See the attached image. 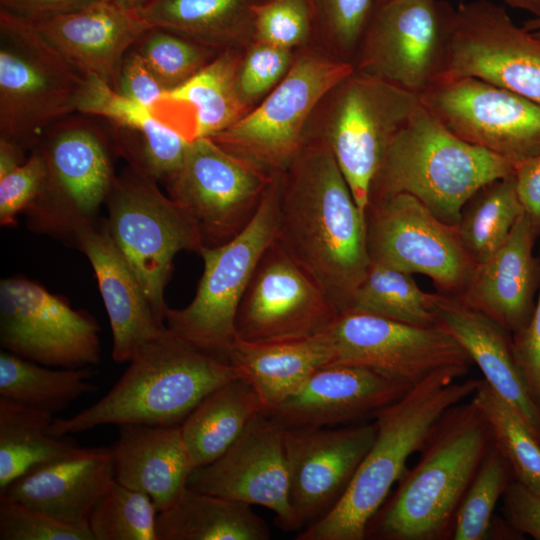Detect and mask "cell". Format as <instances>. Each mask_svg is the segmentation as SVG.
<instances>
[{
    "label": "cell",
    "mask_w": 540,
    "mask_h": 540,
    "mask_svg": "<svg viewBox=\"0 0 540 540\" xmlns=\"http://www.w3.org/2000/svg\"><path fill=\"white\" fill-rule=\"evenodd\" d=\"M275 240L347 312L370 266L364 216L334 156L305 142L279 174Z\"/></svg>",
    "instance_id": "6da1fadb"
},
{
    "label": "cell",
    "mask_w": 540,
    "mask_h": 540,
    "mask_svg": "<svg viewBox=\"0 0 540 540\" xmlns=\"http://www.w3.org/2000/svg\"><path fill=\"white\" fill-rule=\"evenodd\" d=\"M493 445L490 426L472 402L449 408L370 519L365 539H452L461 501Z\"/></svg>",
    "instance_id": "7a4b0ae2"
},
{
    "label": "cell",
    "mask_w": 540,
    "mask_h": 540,
    "mask_svg": "<svg viewBox=\"0 0 540 540\" xmlns=\"http://www.w3.org/2000/svg\"><path fill=\"white\" fill-rule=\"evenodd\" d=\"M109 392L51 434L63 437L102 425L177 426L213 390L240 377L227 359L200 349L167 326L143 344Z\"/></svg>",
    "instance_id": "3957f363"
},
{
    "label": "cell",
    "mask_w": 540,
    "mask_h": 540,
    "mask_svg": "<svg viewBox=\"0 0 540 540\" xmlns=\"http://www.w3.org/2000/svg\"><path fill=\"white\" fill-rule=\"evenodd\" d=\"M444 370L411 388L374 417L375 439L338 504L296 540H364L370 519L407 470L442 415L473 395L479 379Z\"/></svg>",
    "instance_id": "277c9868"
},
{
    "label": "cell",
    "mask_w": 540,
    "mask_h": 540,
    "mask_svg": "<svg viewBox=\"0 0 540 540\" xmlns=\"http://www.w3.org/2000/svg\"><path fill=\"white\" fill-rule=\"evenodd\" d=\"M514 169L513 161L453 134L420 103L391 141L368 202L406 193L455 226L480 188L513 175Z\"/></svg>",
    "instance_id": "5b68a950"
},
{
    "label": "cell",
    "mask_w": 540,
    "mask_h": 540,
    "mask_svg": "<svg viewBox=\"0 0 540 540\" xmlns=\"http://www.w3.org/2000/svg\"><path fill=\"white\" fill-rule=\"evenodd\" d=\"M419 104L418 95L354 68L314 109L305 142L330 150L363 216L385 153Z\"/></svg>",
    "instance_id": "8992f818"
},
{
    "label": "cell",
    "mask_w": 540,
    "mask_h": 540,
    "mask_svg": "<svg viewBox=\"0 0 540 540\" xmlns=\"http://www.w3.org/2000/svg\"><path fill=\"white\" fill-rule=\"evenodd\" d=\"M85 75L33 23L0 8V139L34 148L45 131L77 112Z\"/></svg>",
    "instance_id": "52a82bcc"
},
{
    "label": "cell",
    "mask_w": 540,
    "mask_h": 540,
    "mask_svg": "<svg viewBox=\"0 0 540 540\" xmlns=\"http://www.w3.org/2000/svg\"><path fill=\"white\" fill-rule=\"evenodd\" d=\"M82 119L60 120L38 144L47 179L25 211L30 230L76 243L80 232L96 225L115 182L109 136Z\"/></svg>",
    "instance_id": "ba28073f"
},
{
    "label": "cell",
    "mask_w": 540,
    "mask_h": 540,
    "mask_svg": "<svg viewBox=\"0 0 540 540\" xmlns=\"http://www.w3.org/2000/svg\"><path fill=\"white\" fill-rule=\"evenodd\" d=\"M279 197L280 177L276 174L243 231L223 245L200 249L204 268L195 296L182 309H166L169 329L228 360L237 341L238 306L261 256L276 237Z\"/></svg>",
    "instance_id": "9c48e42d"
},
{
    "label": "cell",
    "mask_w": 540,
    "mask_h": 540,
    "mask_svg": "<svg viewBox=\"0 0 540 540\" xmlns=\"http://www.w3.org/2000/svg\"><path fill=\"white\" fill-rule=\"evenodd\" d=\"M354 71L316 46L295 51L282 81L242 119L211 139L268 173L280 174L305 144L309 119L324 95Z\"/></svg>",
    "instance_id": "30bf717a"
},
{
    "label": "cell",
    "mask_w": 540,
    "mask_h": 540,
    "mask_svg": "<svg viewBox=\"0 0 540 540\" xmlns=\"http://www.w3.org/2000/svg\"><path fill=\"white\" fill-rule=\"evenodd\" d=\"M104 227L130 266L159 320L165 323L164 292L180 251L199 253V234L157 182L126 168L106 200Z\"/></svg>",
    "instance_id": "8fae6325"
},
{
    "label": "cell",
    "mask_w": 540,
    "mask_h": 540,
    "mask_svg": "<svg viewBox=\"0 0 540 540\" xmlns=\"http://www.w3.org/2000/svg\"><path fill=\"white\" fill-rule=\"evenodd\" d=\"M275 175L203 137L190 142L165 185L196 228L202 247H216L248 226Z\"/></svg>",
    "instance_id": "7c38bea8"
},
{
    "label": "cell",
    "mask_w": 540,
    "mask_h": 540,
    "mask_svg": "<svg viewBox=\"0 0 540 540\" xmlns=\"http://www.w3.org/2000/svg\"><path fill=\"white\" fill-rule=\"evenodd\" d=\"M371 263L429 277L437 293L460 298L476 268L455 226L406 193L368 202L364 212Z\"/></svg>",
    "instance_id": "4fadbf2b"
},
{
    "label": "cell",
    "mask_w": 540,
    "mask_h": 540,
    "mask_svg": "<svg viewBox=\"0 0 540 540\" xmlns=\"http://www.w3.org/2000/svg\"><path fill=\"white\" fill-rule=\"evenodd\" d=\"M454 10L443 0L376 4L355 70L419 96L446 70Z\"/></svg>",
    "instance_id": "5bb4252c"
},
{
    "label": "cell",
    "mask_w": 540,
    "mask_h": 540,
    "mask_svg": "<svg viewBox=\"0 0 540 540\" xmlns=\"http://www.w3.org/2000/svg\"><path fill=\"white\" fill-rule=\"evenodd\" d=\"M326 334L333 352L332 363L360 365L411 388L444 370L465 376L473 364L440 324L416 326L345 312Z\"/></svg>",
    "instance_id": "9a60e30c"
},
{
    "label": "cell",
    "mask_w": 540,
    "mask_h": 540,
    "mask_svg": "<svg viewBox=\"0 0 540 540\" xmlns=\"http://www.w3.org/2000/svg\"><path fill=\"white\" fill-rule=\"evenodd\" d=\"M421 105L461 139L514 163L540 156V102L481 79L443 73Z\"/></svg>",
    "instance_id": "2e32d148"
},
{
    "label": "cell",
    "mask_w": 540,
    "mask_h": 540,
    "mask_svg": "<svg viewBox=\"0 0 540 540\" xmlns=\"http://www.w3.org/2000/svg\"><path fill=\"white\" fill-rule=\"evenodd\" d=\"M100 328L84 310L23 276L0 282L1 347L59 368L94 366L101 359Z\"/></svg>",
    "instance_id": "e0dca14e"
},
{
    "label": "cell",
    "mask_w": 540,
    "mask_h": 540,
    "mask_svg": "<svg viewBox=\"0 0 540 540\" xmlns=\"http://www.w3.org/2000/svg\"><path fill=\"white\" fill-rule=\"evenodd\" d=\"M339 312L312 277L274 239L261 256L235 318L237 338L281 342L321 335Z\"/></svg>",
    "instance_id": "ac0fdd59"
},
{
    "label": "cell",
    "mask_w": 540,
    "mask_h": 540,
    "mask_svg": "<svg viewBox=\"0 0 540 540\" xmlns=\"http://www.w3.org/2000/svg\"><path fill=\"white\" fill-rule=\"evenodd\" d=\"M540 102V39L501 5L473 0L453 14L446 70Z\"/></svg>",
    "instance_id": "d6986e66"
},
{
    "label": "cell",
    "mask_w": 540,
    "mask_h": 540,
    "mask_svg": "<svg viewBox=\"0 0 540 540\" xmlns=\"http://www.w3.org/2000/svg\"><path fill=\"white\" fill-rule=\"evenodd\" d=\"M284 431L269 414L258 413L219 458L192 470L188 488L265 507L283 530L300 529L290 502Z\"/></svg>",
    "instance_id": "ffe728a7"
},
{
    "label": "cell",
    "mask_w": 540,
    "mask_h": 540,
    "mask_svg": "<svg viewBox=\"0 0 540 540\" xmlns=\"http://www.w3.org/2000/svg\"><path fill=\"white\" fill-rule=\"evenodd\" d=\"M376 436L375 421L285 428L290 502L300 529L341 500Z\"/></svg>",
    "instance_id": "44dd1931"
},
{
    "label": "cell",
    "mask_w": 540,
    "mask_h": 540,
    "mask_svg": "<svg viewBox=\"0 0 540 540\" xmlns=\"http://www.w3.org/2000/svg\"><path fill=\"white\" fill-rule=\"evenodd\" d=\"M410 389L360 365L329 363L267 414L284 428L349 425L375 417Z\"/></svg>",
    "instance_id": "7402d4cb"
},
{
    "label": "cell",
    "mask_w": 540,
    "mask_h": 540,
    "mask_svg": "<svg viewBox=\"0 0 540 540\" xmlns=\"http://www.w3.org/2000/svg\"><path fill=\"white\" fill-rule=\"evenodd\" d=\"M77 112L105 119L114 152L130 168L157 183L166 184L178 171L191 142L151 108L121 95L95 76L85 75Z\"/></svg>",
    "instance_id": "603a6c76"
},
{
    "label": "cell",
    "mask_w": 540,
    "mask_h": 540,
    "mask_svg": "<svg viewBox=\"0 0 540 540\" xmlns=\"http://www.w3.org/2000/svg\"><path fill=\"white\" fill-rule=\"evenodd\" d=\"M27 19L74 68L114 90L126 53L152 27L138 10L103 0L70 13Z\"/></svg>",
    "instance_id": "cb8c5ba5"
},
{
    "label": "cell",
    "mask_w": 540,
    "mask_h": 540,
    "mask_svg": "<svg viewBox=\"0 0 540 540\" xmlns=\"http://www.w3.org/2000/svg\"><path fill=\"white\" fill-rule=\"evenodd\" d=\"M114 480L111 447L76 446L17 478L0 496L66 523L88 525L92 509Z\"/></svg>",
    "instance_id": "d4e9b609"
},
{
    "label": "cell",
    "mask_w": 540,
    "mask_h": 540,
    "mask_svg": "<svg viewBox=\"0 0 540 540\" xmlns=\"http://www.w3.org/2000/svg\"><path fill=\"white\" fill-rule=\"evenodd\" d=\"M538 238L523 214L500 248L476 265L459 298L512 334L531 319L540 287V258L534 255Z\"/></svg>",
    "instance_id": "484cf974"
},
{
    "label": "cell",
    "mask_w": 540,
    "mask_h": 540,
    "mask_svg": "<svg viewBox=\"0 0 540 540\" xmlns=\"http://www.w3.org/2000/svg\"><path fill=\"white\" fill-rule=\"evenodd\" d=\"M433 310L481 370L484 380L525 421L540 442V410L516 361L512 333L459 298L433 293Z\"/></svg>",
    "instance_id": "4316f807"
},
{
    "label": "cell",
    "mask_w": 540,
    "mask_h": 540,
    "mask_svg": "<svg viewBox=\"0 0 540 540\" xmlns=\"http://www.w3.org/2000/svg\"><path fill=\"white\" fill-rule=\"evenodd\" d=\"M75 245L88 258L97 279L112 330V358L117 363L129 362L166 324L156 316L140 282L104 224L84 229Z\"/></svg>",
    "instance_id": "83f0119b"
},
{
    "label": "cell",
    "mask_w": 540,
    "mask_h": 540,
    "mask_svg": "<svg viewBox=\"0 0 540 540\" xmlns=\"http://www.w3.org/2000/svg\"><path fill=\"white\" fill-rule=\"evenodd\" d=\"M111 447L115 480L144 492L158 512L172 506L188 488L194 469L180 425L121 424Z\"/></svg>",
    "instance_id": "f1b7e54d"
},
{
    "label": "cell",
    "mask_w": 540,
    "mask_h": 540,
    "mask_svg": "<svg viewBox=\"0 0 540 540\" xmlns=\"http://www.w3.org/2000/svg\"><path fill=\"white\" fill-rule=\"evenodd\" d=\"M244 49L222 50L188 81L165 92L153 109H167L155 113L189 141L211 138L234 125L249 112L236 83Z\"/></svg>",
    "instance_id": "f546056e"
},
{
    "label": "cell",
    "mask_w": 540,
    "mask_h": 540,
    "mask_svg": "<svg viewBox=\"0 0 540 540\" xmlns=\"http://www.w3.org/2000/svg\"><path fill=\"white\" fill-rule=\"evenodd\" d=\"M228 360L253 387L263 412L268 413L318 368L332 363L333 352L326 332L306 339L267 343L237 338Z\"/></svg>",
    "instance_id": "4dcf8cb0"
},
{
    "label": "cell",
    "mask_w": 540,
    "mask_h": 540,
    "mask_svg": "<svg viewBox=\"0 0 540 540\" xmlns=\"http://www.w3.org/2000/svg\"><path fill=\"white\" fill-rule=\"evenodd\" d=\"M261 0H150L138 10L152 27L217 50L244 49L254 41V6Z\"/></svg>",
    "instance_id": "1f68e13d"
},
{
    "label": "cell",
    "mask_w": 540,
    "mask_h": 540,
    "mask_svg": "<svg viewBox=\"0 0 540 540\" xmlns=\"http://www.w3.org/2000/svg\"><path fill=\"white\" fill-rule=\"evenodd\" d=\"M157 540H268L271 531L252 506L187 488L158 512Z\"/></svg>",
    "instance_id": "d6a6232c"
},
{
    "label": "cell",
    "mask_w": 540,
    "mask_h": 540,
    "mask_svg": "<svg viewBox=\"0 0 540 540\" xmlns=\"http://www.w3.org/2000/svg\"><path fill=\"white\" fill-rule=\"evenodd\" d=\"M260 412L259 396L241 377L209 393L180 425L193 467L219 458Z\"/></svg>",
    "instance_id": "836d02e7"
},
{
    "label": "cell",
    "mask_w": 540,
    "mask_h": 540,
    "mask_svg": "<svg viewBox=\"0 0 540 540\" xmlns=\"http://www.w3.org/2000/svg\"><path fill=\"white\" fill-rule=\"evenodd\" d=\"M53 413L0 397V493L32 469L58 459L77 443L51 434Z\"/></svg>",
    "instance_id": "e575fe53"
},
{
    "label": "cell",
    "mask_w": 540,
    "mask_h": 540,
    "mask_svg": "<svg viewBox=\"0 0 540 540\" xmlns=\"http://www.w3.org/2000/svg\"><path fill=\"white\" fill-rule=\"evenodd\" d=\"M93 366L51 369L6 350L0 353V397L57 413L97 390Z\"/></svg>",
    "instance_id": "d590c367"
},
{
    "label": "cell",
    "mask_w": 540,
    "mask_h": 540,
    "mask_svg": "<svg viewBox=\"0 0 540 540\" xmlns=\"http://www.w3.org/2000/svg\"><path fill=\"white\" fill-rule=\"evenodd\" d=\"M523 214L511 175L480 188L463 206L455 229L464 250L479 264L500 248Z\"/></svg>",
    "instance_id": "8d00e7d4"
},
{
    "label": "cell",
    "mask_w": 540,
    "mask_h": 540,
    "mask_svg": "<svg viewBox=\"0 0 540 540\" xmlns=\"http://www.w3.org/2000/svg\"><path fill=\"white\" fill-rule=\"evenodd\" d=\"M347 312L416 326L439 324L433 310V293L421 290L412 274L376 263H370Z\"/></svg>",
    "instance_id": "74e56055"
},
{
    "label": "cell",
    "mask_w": 540,
    "mask_h": 540,
    "mask_svg": "<svg viewBox=\"0 0 540 540\" xmlns=\"http://www.w3.org/2000/svg\"><path fill=\"white\" fill-rule=\"evenodd\" d=\"M471 401L487 420L494 445L509 462L514 479L540 494V442L522 417L484 380Z\"/></svg>",
    "instance_id": "f35d334b"
},
{
    "label": "cell",
    "mask_w": 540,
    "mask_h": 540,
    "mask_svg": "<svg viewBox=\"0 0 540 540\" xmlns=\"http://www.w3.org/2000/svg\"><path fill=\"white\" fill-rule=\"evenodd\" d=\"M513 479L509 462L493 443L458 508L452 539H490L495 507Z\"/></svg>",
    "instance_id": "ab89813d"
},
{
    "label": "cell",
    "mask_w": 540,
    "mask_h": 540,
    "mask_svg": "<svg viewBox=\"0 0 540 540\" xmlns=\"http://www.w3.org/2000/svg\"><path fill=\"white\" fill-rule=\"evenodd\" d=\"M158 510L151 497L116 480L92 509L94 540H157Z\"/></svg>",
    "instance_id": "60d3db41"
},
{
    "label": "cell",
    "mask_w": 540,
    "mask_h": 540,
    "mask_svg": "<svg viewBox=\"0 0 540 540\" xmlns=\"http://www.w3.org/2000/svg\"><path fill=\"white\" fill-rule=\"evenodd\" d=\"M134 47L166 91L188 81L221 52L158 27L148 29Z\"/></svg>",
    "instance_id": "b9f144b4"
},
{
    "label": "cell",
    "mask_w": 540,
    "mask_h": 540,
    "mask_svg": "<svg viewBox=\"0 0 540 540\" xmlns=\"http://www.w3.org/2000/svg\"><path fill=\"white\" fill-rule=\"evenodd\" d=\"M313 44L329 55L353 64L376 7V0H311Z\"/></svg>",
    "instance_id": "7bdbcfd3"
},
{
    "label": "cell",
    "mask_w": 540,
    "mask_h": 540,
    "mask_svg": "<svg viewBox=\"0 0 540 540\" xmlns=\"http://www.w3.org/2000/svg\"><path fill=\"white\" fill-rule=\"evenodd\" d=\"M254 41L292 51L314 40L311 0H261L253 9Z\"/></svg>",
    "instance_id": "ee69618b"
},
{
    "label": "cell",
    "mask_w": 540,
    "mask_h": 540,
    "mask_svg": "<svg viewBox=\"0 0 540 540\" xmlns=\"http://www.w3.org/2000/svg\"><path fill=\"white\" fill-rule=\"evenodd\" d=\"M294 57L295 51L260 41H253L244 49L236 83L239 96L249 111L282 81Z\"/></svg>",
    "instance_id": "f6af8a7d"
},
{
    "label": "cell",
    "mask_w": 540,
    "mask_h": 540,
    "mask_svg": "<svg viewBox=\"0 0 540 540\" xmlns=\"http://www.w3.org/2000/svg\"><path fill=\"white\" fill-rule=\"evenodd\" d=\"M0 540H94V537L89 525L66 523L0 496Z\"/></svg>",
    "instance_id": "bcb514c9"
},
{
    "label": "cell",
    "mask_w": 540,
    "mask_h": 540,
    "mask_svg": "<svg viewBox=\"0 0 540 540\" xmlns=\"http://www.w3.org/2000/svg\"><path fill=\"white\" fill-rule=\"evenodd\" d=\"M47 179L44 157L35 146L20 166L0 177V224L13 226L41 194Z\"/></svg>",
    "instance_id": "7dc6e473"
},
{
    "label": "cell",
    "mask_w": 540,
    "mask_h": 540,
    "mask_svg": "<svg viewBox=\"0 0 540 540\" xmlns=\"http://www.w3.org/2000/svg\"><path fill=\"white\" fill-rule=\"evenodd\" d=\"M116 91L151 109L167 92L134 46L122 61Z\"/></svg>",
    "instance_id": "c3c4849f"
},
{
    "label": "cell",
    "mask_w": 540,
    "mask_h": 540,
    "mask_svg": "<svg viewBox=\"0 0 540 540\" xmlns=\"http://www.w3.org/2000/svg\"><path fill=\"white\" fill-rule=\"evenodd\" d=\"M512 337L516 361L529 393L540 410V287L531 319Z\"/></svg>",
    "instance_id": "681fc988"
},
{
    "label": "cell",
    "mask_w": 540,
    "mask_h": 540,
    "mask_svg": "<svg viewBox=\"0 0 540 540\" xmlns=\"http://www.w3.org/2000/svg\"><path fill=\"white\" fill-rule=\"evenodd\" d=\"M501 499L508 525L521 536L540 540V494L513 479Z\"/></svg>",
    "instance_id": "f907efd6"
},
{
    "label": "cell",
    "mask_w": 540,
    "mask_h": 540,
    "mask_svg": "<svg viewBox=\"0 0 540 540\" xmlns=\"http://www.w3.org/2000/svg\"><path fill=\"white\" fill-rule=\"evenodd\" d=\"M514 181L524 215L540 238V156L515 163Z\"/></svg>",
    "instance_id": "816d5d0a"
},
{
    "label": "cell",
    "mask_w": 540,
    "mask_h": 540,
    "mask_svg": "<svg viewBox=\"0 0 540 540\" xmlns=\"http://www.w3.org/2000/svg\"><path fill=\"white\" fill-rule=\"evenodd\" d=\"M99 0H0V8L26 18L64 14L83 9Z\"/></svg>",
    "instance_id": "f5cc1de1"
},
{
    "label": "cell",
    "mask_w": 540,
    "mask_h": 540,
    "mask_svg": "<svg viewBox=\"0 0 540 540\" xmlns=\"http://www.w3.org/2000/svg\"><path fill=\"white\" fill-rule=\"evenodd\" d=\"M24 151L21 147L0 139V177L25 162L27 158L24 157Z\"/></svg>",
    "instance_id": "db71d44e"
},
{
    "label": "cell",
    "mask_w": 540,
    "mask_h": 540,
    "mask_svg": "<svg viewBox=\"0 0 540 540\" xmlns=\"http://www.w3.org/2000/svg\"><path fill=\"white\" fill-rule=\"evenodd\" d=\"M511 8L523 10L532 16H540V0H502Z\"/></svg>",
    "instance_id": "11a10c76"
},
{
    "label": "cell",
    "mask_w": 540,
    "mask_h": 540,
    "mask_svg": "<svg viewBox=\"0 0 540 540\" xmlns=\"http://www.w3.org/2000/svg\"><path fill=\"white\" fill-rule=\"evenodd\" d=\"M111 4L117 5L119 7L130 9V10H139L150 0H103Z\"/></svg>",
    "instance_id": "9f6ffc18"
},
{
    "label": "cell",
    "mask_w": 540,
    "mask_h": 540,
    "mask_svg": "<svg viewBox=\"0 0 540 540\" xmlns=\"http://www.w3.org/2000/svg\"><path fill=\"white\" fill-rule=\"evenodd\" d=\"M522 27L530 34L540 39V16H532L523 22Z\"/></svg>",
    "instance_id": "6f0895ef"
},
{
    "label": "cell",
    "mask_w": 540,
    "mask_h": 540,
    "mask_svg": "<svg viewBox=\"0 0 540 540\" xmlns=\"http://www.w3.org/2000/svg\"><path fill=\"white\" fill-rule=\"evenodd\" d=\"M384 1H387V0H376V4L382 3Z\"/></svg>",
    "instance_id": "680465c9"
}]
</instances>
